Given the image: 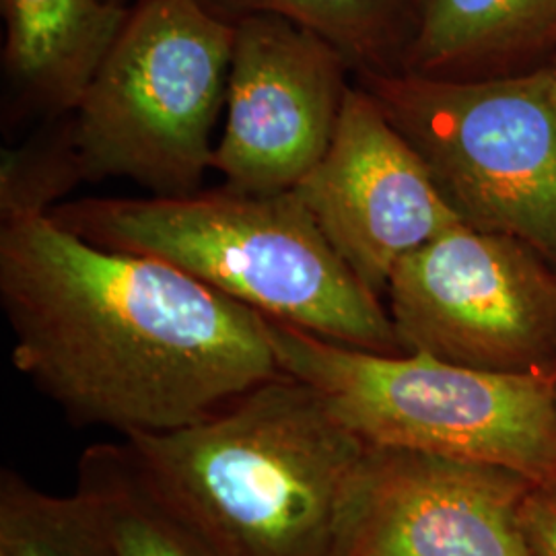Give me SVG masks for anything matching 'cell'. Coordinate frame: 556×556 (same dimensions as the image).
<instances>
[{
	"instance_id": "1",
	"label": "cell",
	"mask_w": 556,
	"mask_h": 556,
	"mask_svg": "<svg viewBox=\"0 0 556 556\" xmlns=\"http://www.w3.org/2000/svg\"><path fill=\"white\" fill-rule=\"evenodd\" d=\"M13 363L77 429L157 435L285 374L258 312L50 215L0 225Z\"/></svg>"
},
{
	"instance_id": "4",
	"label": "cell",
	"mask_w": 556,
	"mask_h": 556,
	"mask_svg": "<svg viewBox=\"0 0 556 556\" xmlns=\"http://www.w3.org/2000/svg\"><path fill=\"white\" fill-rule=\"evenodd\" d=\"M262 318L280 369L309 383L365 443L493 466L556 495V371L379 355Z\"/></svg>"
},
{
	"instance_id": "7",
	"label": "cell",
	"mask_w": 556,
	"mask_h": 556,
	"mask_svg": "<svg viewBox=\"0 0 556 556\" xmlns=\"http://www.w3.org/2000/svg\"><path fill=\"white\" fill-rule=\"evenodd\" d=\"M383 298L404 353L556 371V266L521 239L457 225L402 260Z\"/></svg>"
},
{
	"instance_id": "18",
	"label": "cell",
	"mask_w": 556,
	"mask_h": 556,
	"mask_svg": "<svg viewBox=\"0 0 556 556\" xmlns=\"http://www.w3.org/2000/svg\"><path fill=\"white\" fill-rule=\"evenodd\" d=\"M116 2H122V4H124V0H116Z\"/></svg>"
},
{
	"instance_id": "13",
	"label": "cell",
	"mask_w": 556,
	"mask_h": 556,
	"mask_svg": "<svg viewBox=\"0 0 556 556\" xmlns=\"http://www.w3.org/2000/svg\"><path fill=\"white\" fill-rule=\"evenodd\" d=\"M75 493L100 519L116 556H217L126 439L80 454Z\"/></svg>"
},
{
	"instance_id": "16",
	"label": "cell",
	"mask_w": 556,
	"mask_h": 556,
	"mask_svg": "<svg viewBox=\"0 0 556 556\" xmlns=\"http://www.w3.org/2000/svg\"><path fill=\"white\" fill-rule=\"evenodd\" d=\"M80 184L64 126L20 149L2 153L0 213L2 220L50 215L56 200Z\"/></svg>"
},
{
	"instance_id": "9",
	"label": "cell",
	"mask_w": 556,
	"mask_h": 556,
	"mask_svg": "<svg viewBox=\"0 0 556 556\" xmlns=\"http://www.w3.org/2000/svg\"><path fill=\"white\" fill-rule=\"evenodd\" d=\"M351 270L383 299L397 264L464 225L378 100L351 85L326 155L295 188Z\"/></svg>"
},
{
	"instance_id": "14",
	"label": "cell",
	"mask_w": 556,
	"mask_h": 556,
	"mask_svg": "<svg viewBox=\"0 0 556 556\" xmlns=\"http://www.w3.org/2000/svg\"><path fill=\"white\" fill-rule=\"evenodd\" d=\"M225 21L277 15L314 31L349 60L355 73L400 66L413 0H200Z\"/></svg>"
},
{
	"instance_id": "10",
	"label": "cell",
	"mask_w": 556,
	"mask_h": 556,
	"mask_svg": "<svg viewBox=\"0 0 556 556\" xmlns=\"http://www.w3.org/2000/svg\"><path fill=\"white\" fill-rule=\"evenodd\" d=\"M534 489L493 466L374 447L349 556H534L521 521Z\"/></svg>"
},
{
	"instance_id": "12",
	"label": "cell",
	"mask_w": 556,
	"mask_h": 556,
	"mask_svg": "<svg viewBox=\"0 0 556 556\" xmlns=\"http://www.w3.org/2000/svg\"><path fill=\"white\" fill-rule=\"evenodd\" d=\"M556 59V0H413L397 71L505 77Z\"/></svg>"
},
{
	"instance_id": "15",
	"label": "cell",
	"mask_w": 556,
	"mask_h": 556,
	"mask_svg": "<svg viewBox=\"0 0 556 556\" xmlns=\"http://www.w3.org/2000/svg\"><path fill=\"white\" fill-rule=\"evenodd\" d=\"M0 556H116L79 493H43L15 470L0 475Z\"/></svg>"
},
{
	"instance_id": "5",
	"label": "cell",
	"mask_w": 556,
	"mask_h": 556,
	"mask_svg": "<svg viewBox=\"0 0 556 556\" xmlns=\"http://www.w3.org/2000/svg\"><path fill=\"white\" fill-rule=\"evenodd\" d=\"M236 25L200 0H137L64 132L80 181L199 192L227 96Z\"/></svg>"
},
{
	"instance_id": "19",
	"label": "cell",
	"mask_w": 556,
	"mask_h": 556,
	"mask_svg": "<svg viewBox=\"0 0 556 556\" xmlns=\"http://www.w3.org/2000/svg\"><path fill=\"white\" fill-rule=\"evenodd\" d=\"M553 64H555V68H556V59H555V60H553Z\"/></svg>"
},
{
	"instance_id": "8",
	"label": "cell",
	"mask_w": 556,
	"mask_h": 556,
	"mask_svg": "<svg viewBox=\"0 0 556 556\" xmlns=\"http://www.w3.org/2000/svg\"><path fill=\"white\" fill-rule=\"evenodd\" d=\"M233 25L213 169L239 194L295 190L326 155L355 71L334 46L285 17L245 15Z\"/></svg>"
},
{
	"instance_id": "2",
	"label": "cell",
	"mask_w": 556,
	"mask_h": 556,
	"mask_svg": "<svg viewBox=\"0 0 556 556\" xmlns=\"http://www.w3.org/2000/svg\"><path fill=\"white\" fill-rule=\"evenodd\" d=\"M217 556H349L374 445L289 374L176 431L126 439Z\"/></svg>"
},
{
	"instance_id": "6",
	"label": "cell",
	"mask_w": 556,
	"mask_h": 556,
	"mask_svg": "<svg viewBox=\"0 0 556 556\" xmlns=\"http://www.w3.org/2000/svg\"><path fill=\"white\" fill-rule=\"evenodd\" d=\"M417 149L466 227L532 245L556 266V68L438 79L355 73Z\"/></svg>"
},
{
	"instance_id": "11",
	"label": "cell",
	"mask_w": 556,
	"mask_h": 556,
	"mask_svg": "<svg viewBox=\"0 0 556 556\" xmlns=\"http://www.w3.org/2000/svg\"><path fill=\"white\" fill-rule=\"evenodd\" d=\"M2 66L21 110L71 114L112 50L130 9L116 0H0Z\"/></svg>"
},
{
	"instance_id": "3",
	"label": "cell",
	"mask_w": 556,
	"mask_h": 556,
	"mask_svg": "<svg viewBox=\"0 0 556 556\" xmlns=\"http://www.w3.org/2000/svg\"><path fill=\"white\" fill-rule=\"evenodd\" d=\"M112 252L161 260L309 334L379 355L404 349L388 305L340 258L295 190L83 199L50 213Z\"/></svg>"
},
{
	"instance_id": "17",
	"label": "cell",
	"mask_w": 556,
	"mask_h": 556,
	"mask_svg": "<svg viewBox=\"0 0 556 556\" xmlns=\"http://www.w3.org/2000/svg\"><path fill=\"white\" fill-rule=\"evenodd\" d=\"M521 521L534 556H556V495L534 489L523 503Z\"/></svg>"
}]
</instances>
